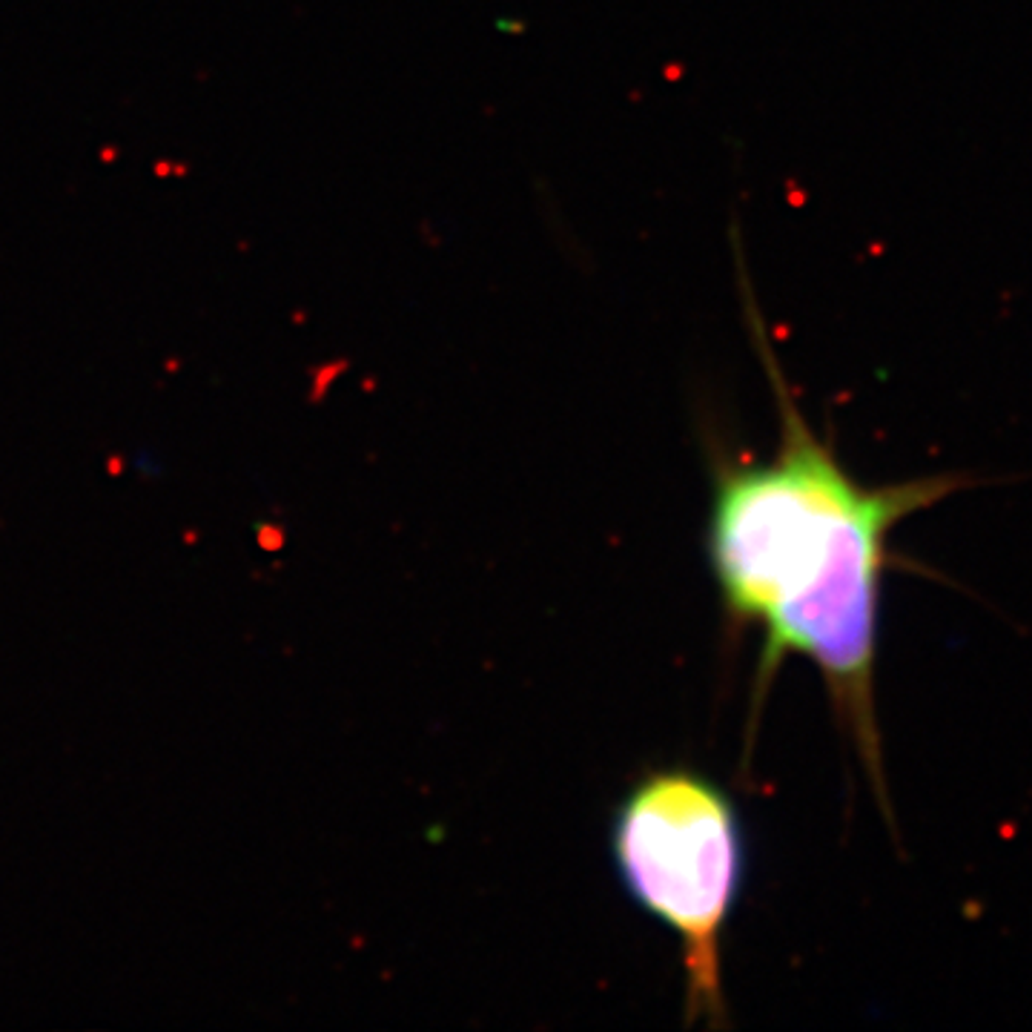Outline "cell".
I'll return each mask as SVG.
<instances>
[{
	"mask_svg": "<svg viewBox=\"0 0 1032 1032\" xmlns=\"http://www.w3.org/2000/svg\"><path fill=\"white\" fill-rule=\"evenodd\" d=\"M611 852L631 901L680 941L685 1024L725 1029L720 949L746 875L732 798L692 769L645 774L619 803Z\"/></svg>",
	"mask_w": 1032,
	"mask_h": 1032,
	"instance_id": "obj_2",
	"label": "cell"
},
{
	"mask_svg": "<svg viewBox=\"0 0 1032 1032\" xmlns=\"http://www.w3.org/2000/svg\"><path fill=\"white\" fill-rule=\"evenodd\" d=\"M743 275L754 350L769 376L780 439L769 459H714L708 565L737 628H760V688L780 663L817 668L829 706L892 820L878 723L880 588L897 525L955 496L961 473L864 485L800 410Z\"/></svg>",
	"mask_w": 1032,
	"mask_h": 1032,
	"instance_id": "obj_1",
	"label": "cell"
}]
</instances>
